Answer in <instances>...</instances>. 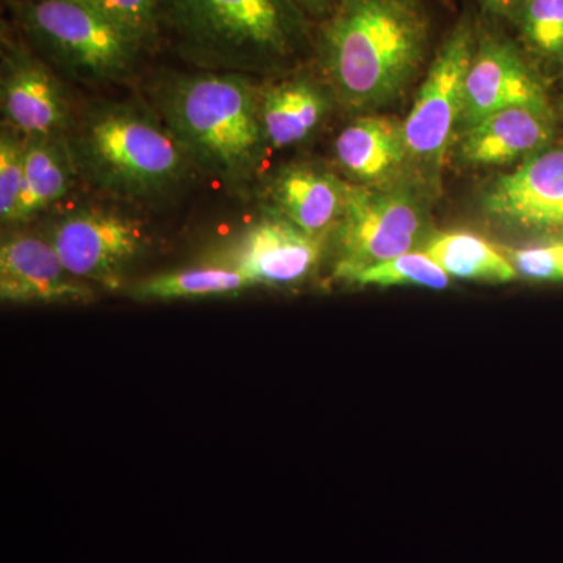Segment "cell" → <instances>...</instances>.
Wrapping results in <instances>:
<instances>
[{
    "instance_id": "e0dca14e",
    "label": "cell",
    "mask_w": 563,
    "mask_h": 563,
    "mask_svg": "<svg viewBox=\"0 0 563 563\" xmlns=\"http://www.w3.org/2000/svg\"><path fill=\"white\" fill-rule=\"evenodd\" d=\"M76 174L65 135L25 139L24 184L13 222L31 220L65 198Z\"/></svg>"
},
{
    "instance_id": "9a60e30c",
    "label": "cell",
    "mask_w": 563,
    "mask_h": 563,
    "mask_svg": "<svg viewBox=\"0 0 563 563\" xmlns=\"http://www.w3.org/2000/svg\"><path fill=\"white\" fill-rule=\"evenodd\" d=\"M346 188V184L331 174L298 165L285 168L274 177L269 198L285 220L321 239L322 233L339 224Z\"/></svg>"
},
{
    "instance_id": "5bb4252c",
    "label": "cell",
    "mask_w": 563,
    "mask_h": 563,
    "mask_svg": "<svg viewBox=\"0 0 563 563\" xmlns=\"http://www.w3.org/2000/svg\"><path fill=\"white\" fill-rule=\"evenodd\" d=\"M551 136L550 107H509L463 131L461 157L473 166L507 165L536 154L550 143Z\"/></svg>"
},
{
    "instance_id": "9c48e42d",
    "label": "cell",
    "mask_w": 563,
    "mask_h": 563,
    "mask_svg": "<svg viewBox=\"0 0 563 563\" xmlns=\"http://www.w3.org/2000/svg\"><path fill=\"white\" fill-rule=\"evenodd\" d=\"M2 114L24 139L65 135L69 106L60 81L18 41L2 36Z\"/></svg>"
},
{
    "instance_id": "8fae6325",
    "label": "cell",
    "mask_w": 563,
    "mask_h": 563,
    "mask_svg": "<svg viewBox=\"0 0 563 563\" xmlns=\"http://www.w3.org/2000/svg\"><path fill=\"white\" fill-rule=\"evenodd\" d=\"M0 298L16 303H87L95 292L65 268L51 242L16 235L0 247Z\"/></svg>"
},
{
    "instance_id": "f1b7e54d",
    "label": "cell",
    "mask_w": 563,
    "mask_h": 563,
    "mask_svg": "<svg viewBox=\"0 0 563 563\" xmlns=\"http://www.w3.org/2000/svg\"><path fill=\"white\" fill-rule=\"evenodd\" d=\"M555 228H563V203L561 211H559L558 225Z\"/></svg>"
},
{
    "instance_id": "83f0119b",
    "label": "cell",
    "mask_w": 563,
    "mask_h": 563,
    "mask_svg": "<svg viewBox=\"0 0 563 563\" xmlns=\"http://www.w3.org/2000/svg\"><path fill=\"white\" fill-rule=\"evenodd\" d=\"M553 251L555 254V258H558L559 266H561L563 274V244H558V246H553Z\"/></svg>"
},
{
    "instance_id": "4fadbf2b",
    "label": "cell",
    "mask_w": 563,
    "mask_h": 563,
    "mask_svg": "<svg viewBox=\"0 0 563 563\" xmlns=\"http://www.w3.org/2000/svg\"><path fill=\"white\" fill-rule=\"evenodd\" d=\"M320 255V236L303 232L284 217L268 218L252 225L244 235L235 269L254 287H279L306 279Z\"/></svg>"
},
{
    "instance_id": "277c9868",
    "label": "cell",
    "mask_w": 563,
    "mask_h": 563,
    "mask_svg": "<svg viewBox=\"0 0 563 563\" xmlns=\"http://www.w3.org/2000/svg\"><path fill=\"white\" fill-rule=\"evenodd\" d=\"M290 0H166L181 43L225 68L247 69L291 49Z\"/></svg>"
},
{
    "instance_id": "7a4b0ae2",
    "label": "cell",
    "mask_w": 563,
    "mask_h": 563,
    "mask_svg": "<svg viewBox=\"0 0 563 563\" xmlns=\"http://www.w3.org/2000/svg\"><path fill=\"white\" fill-rule=\"evenodd\" d=\"M155 106L196 165L231 188L250 184L268 140L261 96L236 74H195L162 81Z\"/></svg>"
},
{
    "instance_id": "5b68a950",
    "label": "cell",
    "mask_w": 563,
    "mask_h": 563,
    "mask_svg": "<svg viewBox=\"0 0 563 563\" xmlns=\"http://www.w3.org/2000/svg\"><path fill=\"white\" fill-rule=\"evenodd\" d=\"M29 38L63 68L91 80L121 79L143 47L84 0H13Z\"/></svg>"
},
{
    "instance_id": "7402d4cb",
    "label": "cell",
    "mask_w": 563,
    "mask_h": 563,
    "mask_svg": "<svg viewBox=\"0 0 563 563\" xmlns=\"http://www.w3.org/2000/svg\"><path fill=\"white\" fill-rule=\"evenodd\" d=\"M106 14L141 47L152 46L161 27V0H84Z\"/></svg>"
},
{
    "instance_id": "30bf717a",
    "label": "cell",
    "mask_w": 563,
    "mask_h": 563,
    "mask_svg": "<svg viewBox=\"0 0 563 563\" xmlns=\"http://www.w3.org/2000/svg\"><path fill=\"white\" fill-rule=\"evenodd\" d=\"M515 106L544 107L547 95L532 69L507 41L488 38L474 52L463 91V131L495 111Z\"/></svg>"
},
{
    "instance_id": "8992f818",
    "label": "cell",
    "mask_w": 563,
    "mask_h": 563,
    "mask_svg": "<svg viewBox=\"0 0 563 563\" xmlns=\"http://www.w3.org/2000/svg\"><path fill=\"white\" fill-rule=\"evenodd\" d=\"M339 262L335 274L354 282L379 263L409 254L426 229L424 210L410 192L347 185L339 221Z\"/></svg>"
},
{
    "instance_id": "d4e9b609",
    "label": "cell",
    "mask_w": 563,
    "mask_h": 563,
    "mask_svg": "<svg viewBox=\"0 0 563 563\" xmlns=\"http://www.w3.org/2000/svg\"><path fill=\"white\" fill-rule=\"evenodd\" d=\"M506 258L517 274L531 279L559 280L563 279L561 266L551 247H533V250L506 251Z\"/></svg>"
},
{
    "instance_id": "7c38bea8",
    "label": "cell",
    "mask_w": 563,
    "mask_h": 563,
    "mask_svg": "<svg viewBox=\"0 0 563 563\" xmlns=\"http://www.w3.org/2000/svg\"><path fill=\"white\" fill-rule=\"evenodd\" d=\"M563 203V147L533 155L493 181L484 207L498 220L523 228H555Z\"/></svg>"
},
{
    "instance_id": "cb8c5ba5",
    "label": "cell",
    "mask_w": 563,
    "mask_h": 563,
    "mask_svg": "<svg viewBox=\"0 0 563 563\" xmlns=\"http://www.w3.org/2000/svg\"><path fill=\"white\" fill-rule=\"evenodd\" d=\"M521 24L537 51L547 55L563 52V0H525Z\"/></svg>"
},
{
    "instance_id": "d6986e66",
    "label": "cell",
    "mask_w": 563,
    "mask_h": 563,
    "mask_svg": "<svg viewBox=\"0 0 563 563\" xmlns=\"http://www.w3.org/2000/svg\"><path fill=\"white\" fill-rule=\"evenodd\" d=\"M424 254L448 276L459 279L504 284L517 277V272L506 255L473 233L455 232L437 236L428 244Z\"/></svg>"
},
{
    "instance_id": "ffe728a7",
    "label": "cell",
    "mask_w": 563,
    "mask_h": 563,
    "mask_svg": "<svg viewBox=\"0 0 563 563\" xmlns=\"http://www.w3.org/2000/svg\"><path fill=\"white\" fill-rule=\"evenodd\" d=\"M246 276L232 268H196L163 274L135 285L136 301H179L231 296L252 288Z\"/></svg>"
},
{
    "instance_id": "484cf974",
    "label": "cell",
    "mask_w": 563,
    "mask_h": 563,
    "mask_svg": "<svg viewBox=\"0 0 563 563\" xmlns=\"http://www.w3.org/2000/svg\"><path fill=\"white\" fill-rule=\"evenodd\" d=\"M296 9L306 11V13L313 14V16H320L329 10L331 0H290Z\"/></svg>"
},
{
    "instance_id": "52a82bcc",
    "label": "cell",
    "mask_w": 563,
    "mask_h": 563,
    "mask_svg": "<svg viewBox=\"0 0 563 563\" xmlns=\"http://www.w3.org/2000/svg\"><path fill=\"white\" fill-rule=\"evenodd\" d=\"M474 52L472 29L459 25L437 55L409 117L402 122L409 161L422 168L442 165L455 125L461 124L463 91Z\"/></svg>"
},
{
    "instance_id": "603a6c76",
    "label": "cell",
    "mask_w": 563,
    "mask_h": 563,
    "mask_svg": "<svg viewBox=\"0 0 563 563\" xmlns=\"http://www.w3.org/2000/svg\"><path fill=\"white\" fill-rule=\"evenodd\" d=\"M25 139L3 128L0 136V218L13 222L24 184Z\"/></svg>"
},
{
    "instance_id": "ba28073f",
    "label": "cell",
    "mask_w": 563,
    "mask_h": 563,
    "mask_svg": "<svg viewBox=\"0 0 563 563\" xmlns=\"http://www.w3.org/2000/svg\"><path fill=\"white\" fill-rule=\"evenodd\" d=\"M49 242L74 277L117 287L144 247L139 222L111 211L81 209L63 217Z\"/></svg>"
},
{
    "instance_id": "6da1fadb",
    "label": "cell",
    "mask_w": 563,
    "mask_h": 563,
    "mask_svg": "<svg viewBox=\"0 0 563 563\" xmlns=\"http://www.w3.org/2000/svg\"><path fill=\"white\" fill-rule=\"evenodd\" d=\"M426 46L417 0H342L322 31L321 63L344 107L377 109L417 76Z\"/></svg>"
},
{
    "instance_id": "ac0fdd59",
    "label": "cell",
    "mask_w": 563,
    "mask_h": 563,
    "mask_svg": "<svg viewBox=\"0 0 563 563\" xmlns=\"http://www.w3.org/2000/svg\"><path fill=\"white\" fill-rule=\"evenodd\" d=\"M328 111V101L312 81H282L261 96V117L266 140L273 147L306 140Z\"/></svg>"
},
{
    "instance_id": "2e32d148",
    "label": "cell",
    "mask_w": 563,
    "mask_h": 563,
    "mask_svg": "<svg viewBox=\"0 0 563 563\" xmlns=\"http://www.w3.org/2000/svg\"><path fill=\"white\" fill-rule=\"evenodd\" d=\"M335 154L354 179L374 187L387 184L409 161L404 124L388 117L358 118L340 133Z\"/></svg>"
},
{
    "instance_id": "44dd1931",
    "label": "cell",
    "mask_w": 563,
    "mask_h": 563,
    "mask_svg": "<svg viewBox=\"0 0 563 563\" xmlns=\"http://www.w3.org/2000/svg\"><path fill=\"white\" fill-rule=\"evenodd\" d=\"M354 284L379 285V287L418 285V287L443 290L450 285V276L429 255L409 252L365 269L355 277Z\"/></svg>"
},
{
    "instance_id": "3957f363",
    "label": "cell",
    "mask_w": 563,
    "mask_h": 563,
    "mask_svg": "<svg viewBox=\"0 0 563 563\" xmlns=\"http://www.w3.org/2000/svg\"><path fill=\"white\" fill-rule=\"evenodd\" d=\"M77 173L124 199H150L187 177L191 158L152 114L131 103L92 107L68 136Z\"/></svg>"
},
{
    "instance_id": "4316f807",
    "label": "cell",
    "mask_w": 563,
    "mask_h": 563,
    "mask_svg": "<svg viewBox=\"0 0 563 563\" xmlns=\"http://www.w3.org/2000/svg\"><path fill=\"white\" fill-rule=\"evenodd\" d=\"M487 9L495 13H510L515 7L520 5L525 0H481Z\"/></svg>"
}]
</instances>
